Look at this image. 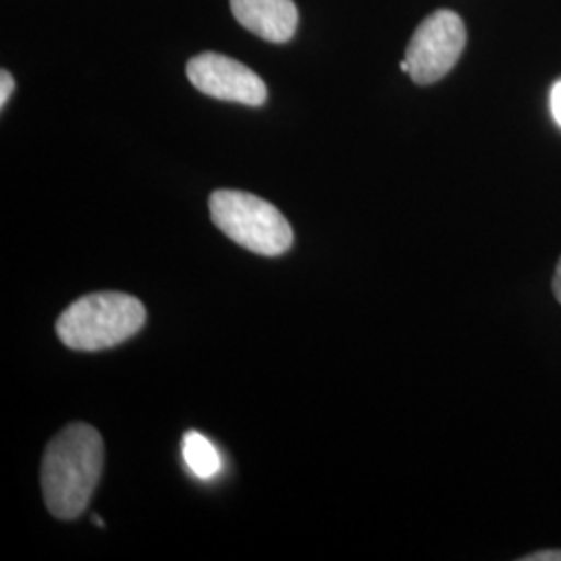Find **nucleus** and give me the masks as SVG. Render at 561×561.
I'll return each mask as SVG.
<instances>
[{
	"instance_id": "nucleus-1",
	"label": "nucleus",
	"mask_w": 561,
	"mask_h": 561,
	"mask_svg": "<svg viewBox=\"0 0 561 561\" xmlns=\"http://www.w3.org/2000/svg\"><path fill=\"white\" fill-rule=\"evenodd\" d=\"M104 466L101 433L83 422L69 424L48 443L42 460V493L59 520H76L92 500Z\"/></svg>"
},
{
	"instance_id": "nucleus-2",
	"label": "nucleus",
	"mask_w": 561,
	"mask_h": 561,
	"mask_svg": "<svg viewBox=\"0 0 561 561\" xmlns=\"http://www.w3.org/2000/svg\"><path fill=\"white\" fill-rule=\"evenodd\" d=\"M146 324V308L121 291H101L73 301L57 321L59 340L78 352H101L134 337Z\"/></svg>"
},
{
	"instance_id": "nucleus-3",
	"label": "nucleus",
	"mask_w": 561,
	"mask_h": 561,
	"mask_svg": "<svg viewBox=\"0 0 561 561\" xmlns=\"http://www.w3.org/2000/svg\"><path fill=\"white\" fill-rule=\"evenodd\" d=\"M210 217L229 240L261 256H280L294 245V229L277 206L254 194L219 190L210 196Z\"/></svg>"
},
{
	"instance_id": "nucleus-4",
	"label": "nucleus",
	"mask_w": 561,
	"mask_h": 561,
	"mask_svg": "<svg viewBox=\"0 0 561 561\" xmlns=\"http://www.w3.org/2000/svg\"><path fill=\"white\" fill-rule=\"evenodd\" d=\"M466 46V27L458 13L435 11L422 21L405 48L408 73L419 85L445 78L460 60Z\"/></svg>"
},
{
	"instance_id": "nucleus-5",
	"label": "nucleus",
	"mask_w": 561,
	"mask_h": 561,
	"mask_svg": "<svg viewBox=\"0 0 561 561\" xmlns=\"http://www.w3.org/2000/svg\"><path fill=\"white\" fill-rule=\"evenodd\" d=\"M185 71L196 90L217 101L262 106L268 96L264 81L250 67L219 53H202L187 62Z\"/></svg>"
},
{
	"instance_id": "nucleus-6",
	"label": "nucleus",
	"mask_w": 561,
	"mask_h": 561,
	"mask_svg": "<svg viewBox=\"0 0 561 561\" xmlns=\"http://www.w3.org/2000/svg\"><path fill=\"white\" fill-rule=\"evenodd\" d=\"M231 13L248 32L275 44L291 41L298 27L294 0H231Z\"/></svg>"
},
{
	"instance_id": "nucleus-7",
	"label": "nucleus",
	"mask_w": 561,
	"mask_h": 561,
	"mask_svg": "<svg viewBox=\"0 0 561 561\" xmlns=\"http://www.w3.org/2000/svg\"><path fill=\"white\" fill-rule=\"evenodd\" d=\"M183 460L190 472L204 481L221 472V456L217 447L196 431H190L183 437Z\"/></svg>"
},
{
	"instance_id": "nucleus-8",
	"label": "nucleus",
	"mask_w": 561,
	"mask_h": 561,
	"mask_svg": "<svg viewBox=\"0 0 561 561\" xmlns=\"http://www.w3.org/2000/svg\"><path fill=\"white\" fill-rule=\"evenodd\" d=\"M13 88H15L13 76H11L7 69H2V71H0V106H2V108L7 106V102L11 99Z\"/></svg>"
},
{
	"instance_id": "nucleus-9",
	"label": "nucleus",
	"mask_w": 561,
	"mask_h": 561,
	"mask_svg": "<svg viewBox=\"0 0 561 561\" xmlns=\"http://www.w3.org/2000/svg\"><path fill=\"white\" fill-rule=\"evenodd\" d=\"M520 561H561V549H547V551H535L530 556H524Z\"/></svg>"
},
{
	"instance_id": "nucleus-10",
	"label": "nucleus",
	"mask_w": 561,
	"mask_h": 561,
	"mask_svg": "<svg viewBox=\"0 0 561 561\" xmlns=\"http://www.w3.org/2000/svg\"><path fill=\"white\" fill-rule=\"evenodd\" d=\"M551 113H553V119L561 127V81H558L551 90Z\"/></svg>"
},
{
	"instance_id": "nucleus-11",
	"label": "nucleus",
	"mask_w": 561,
	"mask_h": 561,
	"mask_svg": "<svg viewBox=\"0 0 561 561\" xmlns=\"http://www.w3.org/2000/svg\"><path fill=\"white\" fill-rule=\"evenodd\" d=\"M553 296H556V300L561 304V259L558 262V268H556V275H553Z\"/></svg>"
},
{
	"instance_id": "nucleus-12",
	"label": "nucleus",
	"mask_w": 561,
	"mask_h": 561,
	"mask_svg": "<svg viewBox=\"0 0 561 561\" xmlns=\"http://www.w3.org/2000/svg\"><path fill=\"white\" fill-rule=\"evenodd\" d=\"M94 524H96V526H101V528H104V522H102L101 516H96V518H94Z\"/></svg>"
}]
</instances>
